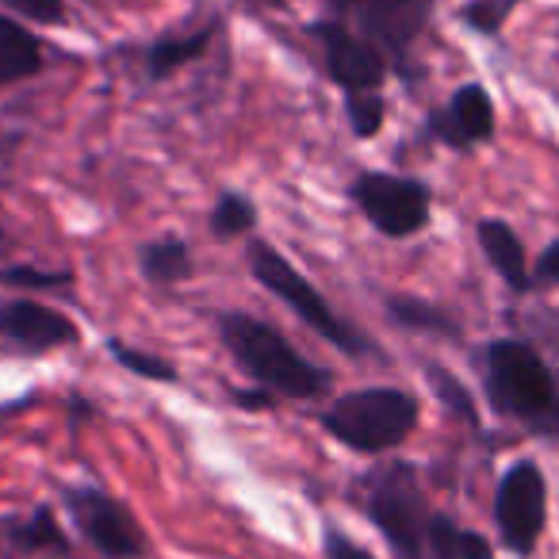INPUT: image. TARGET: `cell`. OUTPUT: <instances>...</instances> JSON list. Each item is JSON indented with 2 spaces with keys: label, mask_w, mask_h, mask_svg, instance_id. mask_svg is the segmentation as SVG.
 Returning a JSON list of instances; mask_svg holds the SVG:
<instances>
[{
  "label": "cell",
  "mask_w": 559,
  "mask_h": 559,
  "mask_svg": "<svg viewBox=\"0 0 559 559\" xmlns=\"http://www.w3.org/2000/svg\"><path fill=\"white\" fill-rule=\"evenodd\" d=\"M483 383L495 414L544 441H559V380L533 345L513 337L490 342L483 357Z\"/></svg>",
  "instance_id": "6da1fadb"
},
{
  "label": "cell",
  "mask_w": 559,
  "mask_h": 559,
  "mask_svg": "<svg viewBox=\"0 0 559 559\" xmlns=\"http://www.w3.org/2000/svg\"><path fill=\"white\" fill-rule=\"evenodd\" d=\"M360 513L376 525V533L388 540L395 559H429V525H433V506H429L421 479L411 464L391 460L360 479Z\"/></svg>",
  "instance_id": "7a4b0ae2"
},
{
  "label": "cell",
  "mask_w": 559,
  "mask_h": 559,
  "mask_svg": "<svg viewBox=\"0 0 559 559\" xmlns=\"http://www.w3.org/2000/svg\"><path fill=\"white\" fill-rule=\"evenodd\" d=\"M322 426L345 449L380 456V452L399 449L414 433V426H418V399L399 388L349 391V395H342L322 414Z\"/></svg>",
  "instance_id": "3957f363"
},
{
  "label": "cell",
  "mask_w": 559,
  "mask_h": 559,
  "mask_svg": "<svg viewBox=\"0 0 559 559\" xmlns=\"http://www.w3.org/2000/svg\"><path fill=\"white\" fill-rule=\"evenodd\" d=\"M223 337L234 357H238V365L269 391H280L288 399H314L330 388V376L322 368H314L276 330L249 319V314H230L223 322Z\"/></svg>",
  "instance_id": "277c9868"
},
{
  "label": "cell",
  "mask_w": 559,
  "mask_h": 559,
  "mask_svg": "<svg viewBox=\"0 0 559 559\" xmlns=\"http://www.w3.org/2000/svg\"><path fill=\"white\" fill-rule=\"evenodd\" d=\"M498 544L513 559H533L548 528V479L536 460H513L495 487Z\"/></svg>",
  "instance_id": "5b68a950"
},
{
  "label": "cell",
  "mask_w": 559,
  "mask_h": 559,
  "mask_svg": "<svg viewBox=\"0 0 559 559\" xmlns=\"http://www.w3.org/2000/svg\"><path fill=\"white\" fill-rule=\"evenodd\" d=\"M249 264H253V276L261 280L264 288H269L272 296L284 299V304H288L292 311L307 322V326L319 330L326 342H334L337 349H345V353H365V342H360V337L353 334V330L345 326L334 311H330L326 299H322L319 292H314L311 284L304 280V272L292 269V264L284 261L276 249H272V246H253V249H249Z\"/></svg>",
  "instance_id": "8992f818"
},
{
  "label": "cell",
  "mask_w": 559,
  "mask_h": 559,
  "mask_svg": "<svg viewBox=\"0 0 559 559\" xmlns=\"http://www.w3.org/2000/svg\"><path fill=\"white\" fill-rule=\"evenodd\" d=\"M62 498L78 533L104 559H146V533L119 498L104 495L100 487H66Z\"/></svg>",
  "instance_id": "52a82bcc"
},
{
  "label": "cell",
  "mask_w": 559,
  "mask_h": 559,
  "mask_svg": "<svg viewBox=\"0 0 559 559\" xmlns=\"http://www.w3.org/2000/svg\"><path fill=\"white\" fill-rule=\"evenodd\" d=\"M353 200L365 218L388 238H411L429 223V188L411 177L365 173L353 185Z\"/></svg>",
  "instance_id": "ba28073f"
},
{
  "label": "cell",
  "mask_w": 559,
  "mask_h": 559,
  "mask_svg": "<svg viewBox=\"0 0 559 559\" xmlns=\"http://www.w3.org/2000/svg\"><path fill=\"white\" fill-rule=\"evenodd\" d=\"M334 12L380 55H403L429 24L433 0H334Z\"/></svg>",
  "instance_id": "9c48e42d"
},
{
  "label": "cell",
  "mask_w": 559,
  "mask_h": 559,
  "mask_svg": "<svg viewBox=\"0 0 559 559\" xmlns=\"http://www.w3.org/2000/svg\"><path fill=\"white\" fill-rule=\"evenodd\" d=\"M314 35L326 47V66L334 73L337 85H345L349 93H376L383 85V55L368 39H360L357 32L334 20V24H319Z\"/></svg>",
  "instance_id": "30bf717a"
},
{
  "label": "cell",
  "mask_w": 559,
  "mask_h": 559,
  "mask_svg": "<svg viewBox=\"0 0 559 559\" xmlns=\"http://www.w3.org/2000/svg\"><path fill=\"white\" fill-rule=\"evenodd\" d=\"M0 559H78L50 506L0 518Z\"/></svg>",
  "instance_id": "8fae6325"
},
{
  "label": "cell",
  "mask_w": 559,
  "mask_h": 559,
  "mask_svg": "<svg viewBox=\"0 0 559 559\" xmlns=\"http://www.w3.org/2000/svg\"><path fill=\"white\" fill-rule=\"evenodd\" d=\"M429 127H433L437 139L456 150L479 146V142H487L490 134H495V100H490L487 88L475 85V81L472 85H460L456 93H452V100L444 104L441 111H433Z\"/></svg>",
  "instance_id": "7c38bea8"
},
{
  "label": "cell",
  "mask_w": 559,
  "mask_h": 559,
  "mask_svg": "<svg viewBox=\"0 0 559 559\" xmlns=\"http://www.w3.org/2000/svg\"><path fill=\"white\" fill-rule=\"evenodd\" d=\"M0 337L27 345V349H55V345L78 342V326L66 314L50 311V307L16 299V304L0 307Z\"/></svg>",
  "instance_id": "4fadbf2b"
},
{
  "label": "cell",
  "mask_w": 559,
  "mask_h": 559,
  "mask_svg": "<svg viewBox=\"0 0 559 559\" xmlns=\"http://www.w3.org/2000/svg\"><path fill=\"white\" fill-rule=\"evenodd\" d=\"M479 246H483V253H487L490 269L502 276L506 288L518 292V296L533 292V269H528L525 246H521V238L513 234L510 223H502V218H483Z\"/></svg>",
  "instance_id": "5bb4252c"
},
{
  "label": "cell",
  "mask_w": 559,
  "mask_h": 559,
  "mask_svg": "<svg viewBox=\"0 0 559 559\" xmlns=\"http://www.w3.org/2000/svg\"><path fill=\"white\" fill-rule=\"evenodd\" d=\"M429 559H495V544L437 510L429 525Z\"/></svg>",
  "instance_id": "9a60e30c"
},
{
  "label": "cell",
  "mask_w": 559,
  "mask_h": 559,
  "mask_svg": "<svg viewBox=\"0 0 559 559\" xmlns=\"http://www.w3.org/2000/svg\"><path fill=\"white\" fill-rule=\"evenodd\" d=\"M39 66H43L39 39L27 27H20L16 20L0 16V85L32 78Z\"/></svg>",
  "instance_id": "2e32d148"
},
{
  "label": "cell",
  "mask_w": 559,
  "mask_h": 559,
  "mask_svg": "<svg viewBox=\"0 0 559 559\" xmlns=\"http://www.w3.org/2000/svg\"><path fill=\"white\" fill-rule=\"evenodd\" d=\"M207 39H211V32H200V35H188V39H165V43H157V47H150V55H146L150 73H154V78H165V73L188 66L192 58L203 55Z\"/></svg>",
  "instance_id": "e0dca14e"
},
{
  "label": "cell",
  "mask_w": 559,
  "mask_h": 559,
  "mask_svg": "<svg viewBox=\"0 0 559 559\" xmlns=\"http://www.w3.org/2000/svg\"><path fill=\"white\" fill-rule=\"evenodd\" d=\"M142 269H146L150 280H180L188 276V249L185 241L177 238H165V241H154V246L142 249Z\"/></svg>",
  "instance_id": "ac0fdd59"
},
{
  "label": "cell",
  "mask_w": 559,
  "mask_h": 559,
  "mask_svg": "<svg viewBox=\"0 0 559 559\" xmlns=\"http://www.w3.org/2000/svg\"><path fill=\"white\" fill-rule=\"evenodd\" d=\"M391 314H395L403 326L414 330H437V334H456V322L449 314H441L433 304H421V299H391Z\"/></svg>",
  "instance_id": "d6986e66"
},
{
  "label": "cell",
  "mask_w": 559,
  "mask_h": 559,
  "mask_svg": "<svg viewBox=\"0 0 559 559\" xmlns=\"http://www.w3.org/2000/svg\"><path fill=\"white\" fill-rule=\"evenodd\" d=\"M518 4H521V0H472V4H464V9H460V16H464V24L472 27V32L498 35Z\"/></svg>",
  "instance_id": "ffe728a7"
},
{
  "label": "cell",
  "mask_w": 559,
  "mask_h": 559,
  "mask_svg": "<svg viewBox=\"0 0 559 559\" xmlns=\"http://www.w3.org/2000/svg\"><path fill=\"white\" fill-rule=\"evenodd\" d=\"M249 226H253V203L246 195H223L215 203V211H211V230L218 238H234V234L249 230Z\"/></svg>",
  "instance_id": "44dd1931"
},
{
  "label": "cell",
  "mask_w": 559,
  "mask_h": 559,
  "mask_svg": "<svg viewBox=\"0 0 559 559\" xmlns=\"http://www.w3.org/2000/svg\"><path fill=\"white\" fill-rule=\"evenodd\" d=\"M426 376H429V383H433V391L441 395V403L449 406L452 414H460L464 421H479V414H475V403H472V395H467V388L456 380L452 372H444V368H437V365H429L426 368Z\"/></svg>",
  "instance_id": "7402d4cb"
},
{
  "label": "cell",
  "mask_w": 559,
  "mask_h": 559,
  "mask_svg": "<svg viewBox=\"0 0 559 559\" xmlns=\"http://www.w3.org/2000/svg\"><path fill=\"white\" fill-rule=\"evenodd\" d=\"M349 119L360 139H372L383 127V96L380 93H349Z\"/></svg>",
  "instance_id": "603a6c76"
},
{
  "label": "cell",
  "mask_w": 559,
  "mask_h": 559,
  "mask_svg": "<svg viewBox=\"0 0 559 559\" xmlns=\"http://www.w3.org/2000/svg\"><path fill=\"white\" fill-rule=\"evenodd\" d=\"M111 357L119 360L123 368H131L134 376H146V380H173V368L165 365L162 357H150V353H134L127 345H111Z\"/></svg>",
  "instance_id": "cb8c5ba5"
},
{
  "label": "cell",
  "mask_w": 559,
  "mask_h": 559,
  "mask_svg": "<svg viewBox=\"0 0 559 559\" xmlns=\"http://www.w3.org/2000/svg\"><path fill=\"white\" fill-rule=\"evenodd\" d=\"M322 551H326V559H376L365 544H357L353 536H345L337 525H330L326 533H322Z\"/></svg>",
  "instance_id": "d4e9b609"
},
{
  "label": "cell",
  "mask_w": 559,
  "mask_h": 559,
  "mask_svg": "<svg viewBox=\"0 0 559 559\" xmlns=\"http://www.w3.org/2000/svg\"><path fill=\"white\" fill-rule=\"evenodd\" d=\"M533 288H559V238L540 249L533 264Z\"/></svg>",
  "instance_id": "484cf974"
},
{
  "label": "cell",
  "mask_w": 559,
  "mask_h": 559,
  "mask_svg": "<svg viewBox=\"0 0 559 559\" xmlns=\"http://www.w3.org/2000/svg\"><path fill=\"white\" fill-rule=\"evenodd\" d=\"M0 4L20 12V16H27V20H39V24L62 20V0H0Z\"/></svg>",
  "instance_id": "4316f807"
},
{
  "label": "cell",
  "mask_w": 559,
  "mask_h": 559,
  "mask_svg": "<svg viewBox=\"0 0 559 559\" xmlns=\"http://www.w3.org/2000/svg\"><path fill=\"white\" fill-rule=\"evenodd\" d=\"M9 284H24V288H55V284H66V272H39V269H9L4 272Z\"/></svg>",
  "instance_id": "83f0119b"
},
{
  "label": "cell",
  "mask_w": 559,
  "mask_h": 559,
  "mask_svg": "<svg viewBox=\"0 0 559 559\" xmlns=\"http://www.w3.org/2000/svg\"><path fill=\"white\" fill-rule=\"evenodd\" d=\"M238 403L241 406H272L269 391H238Z\"/></svg>",
  "instance_id": "f1b7e54d"
},
{
  "label": "cell",
  "mask_w": 559,
  "mask_h": 559,
  "mask_svg": "<svg viewBox=\"0 0 559 559\" xmlns=\"http://www.w3.org/2000/svg\"><path fill=\"white\" fill-rule=\"evenodd\" d=\"M257 4H284V0H257Z\"/></svg>",
  "instance_id": "f546056e"
}]
</instances>
